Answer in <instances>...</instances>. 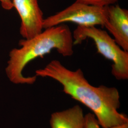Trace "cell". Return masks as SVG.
<instances>
[{
  "label": "cell",
  "instance_id": "obj_2",
  "mask_svg": "<svg viewBox=\"0 0 128 128\" xmlns=\"http://www.w3.org/2000/svg\"><path fill=\"white\" fill-rule=\"evenodd\" d=\"M18 45L20 48L10 52L5 68L10 81L16 84H32L36 81V76L26 77L22 74L26 66L33 60L50 53L54 49L63 56H70L74 53L72 33L64 24L46 28L30 39L21 40Z\"/></svg>",
  "mask_w": 128,
  "mask_h": 128
},
{
  "label": "cell",
  "instance_id": "obj_11",
  "mask_svg": "<svg viewBox=\"0 0 128 128\" xmlns=\"http://www.w3.org/2000/svg\"><path fill=\"white\" fill-rule=\"evenodd\" d=\"M110 128H128V122L116 125Z\"/></svg>",
  "mask_w": 128,
  "mask_h": 128
},
{
  "label": "cell",
  "instance_id": "obj_10",
  "mask_svg": "<svg viewBox=\"0 0 128 128\" xmlns=\"http://www.w3.org/2000/svg\"><path fill=\"white\" fill-rule=\"evenodd\" d=\"M2 8L6 10H10L14 8L12 0H0Z\"/></svg>",
  "mask_w": 128,
  "mask_h": 128
},
{
  "label": "cell",
  "instance_id": "obj_9",
  "mask_svg": "<svg viewBox=\"0 0 128 128\" xmlns=\"http://www.w3.org/2000/svg\"><path fill=\"white\" fill-rule=\"evenodd\" d=\"M84 128H101L97 119L92 113L84 115Z\"/></svg>",
  "mask_w": 128,
  "mask_h": 128
},
{
  "label": "cell",
  "instance_id": "obj_7",
  "mask_svg": "<svg viewBox=\"0 0 128 128\" xmlns=\"http://www.w3.org/2000/svg\"><path fill=\"white\" fill-rule=\"evenodd\" d=\"M50 123L51 128H84V115L78 105L51 115Z\"/></svg>",
  "mask_w": 128,
  "mask_h": 128
},
{
  "label": "cell",
  "instance_id": "obj_5",
  "mask_svg": "<svg viewBox=\"0 0 128 128\" xmlns=\"http://www.w3.org/2000/svg\"><path fill=\"white\" fill-rule=\"evenodd\" d=\"M21 19L20 33L24 39H30L43 31V14L38 0H12Z\"/></svg>",
  "mask_w": 128,
  "mask_h": 128
},
{
  "label": "cell",
  "instance_id": "obj_1",
  "mask_svg": "<svg viewBox=\"0 0 128 128\" xmlns=\"http://www.w3.org/2000/svg\"><path fill=\"white\" fill-rule=\"evenodd\" d=\"M37 77L50 78L60 83L63 92L91 110L100 126L110 128L128 122L127 115L119 112L120 95L114 87L91 85L82 69L73 71L60 61L53 60L42 69L35 71Z\"/></svg>",
  "mask_w": 128,
  "mask_h": 128
},
{
  "label": "cell",
  "instance_id": "obj_4",
  "mask_svg": "<svg viewBox=\"0 0 128 128\" xmlns=\"http://www.w3.org/2000/svg\"><path fill=\"white\" fill-rule=\"evenodd\" d=\"M107 6L99 7L76 1L60 12L44 19L43 29L73 22L79 26L104 27L107 20Z\"/></svg>",
  "mask_w": 128,
  "mask_h": 128
},
{
  "label": "cell",
  "instance_id": "obj_3",
  "mask_svg": "<svg viewBox=\"0 0 128 128\" xmlns=\"http://www.w3.org/2000/svg\"><path fill=\"white\" fill-rule=\"evenodd\" d=\"M74 44H81L87 38L92 39L97 52L112 61L111 73L116 79H128V51L123 50L105 30L96 26H78L72 33Z\"/></svg>",
  "mask_w": 128,
  "mask_h": 128
},
{
  "label": "cell",
  "instance_id": "obj_8",
  "mask_svg": "<svg viewBox=\"0 0 128 128\" xmlns=\"http://www.w3.org/2000/svg\"><path fill=\"white\" fill-rule=\"evenodd\" d=\"M76 1L86 4L99 7H106L114 4L118 0H76Z\"/></svg>",
  "mask_w": 128,
  "mask_h": 128
},
{
  "label": "cell",
  "instance_id": "obj_6",
  "mask_svg": "<svg viewBox=\"0 0 128 128\" xmlns=\"http://www.w3.org/2000/svg\"><path fill=\"white\" fill-rule=\"evenodd\" d=\"M107 8V20L104 27L113 36L116 43L123 50L128 51V10L119 5Z\"/></svg>",
  "mask_w": 128,
  "mask_h": 128
}]
</instances>
